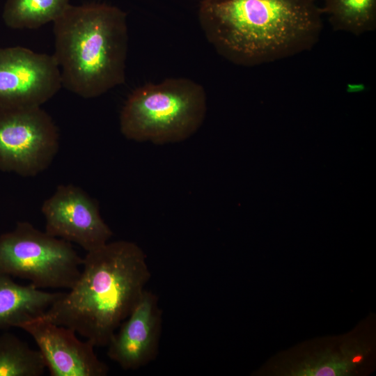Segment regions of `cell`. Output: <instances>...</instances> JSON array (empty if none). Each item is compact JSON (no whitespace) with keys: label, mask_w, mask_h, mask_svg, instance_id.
I'll list each match as a JSON object with an SVG mask.
<instances>
[{"label":"cell","mask_w":376,"mask_h":376,"mask_svg":"<svg viewBox=\"0 0 376 376\" xmlns=\"http://www.w3.org/2000/svg\"><path fill=\"white\" fill-rule=\"evenodd\" d=\"M59 133L41 107L0 106V169L33 177L52 162Z\"/></svg>","instance_id":"6"},{"label":"cell","mask_w":376,"mask_h":376,"mask_svg":"<svg viewBox=\"0 0 376 376\" xmlns=\"http://www.w3.org/2000/svg\"><path fill=\"white\" fill-rule=\"evenodd\" d=\"M206 100L204 88L187 78L146 84L127 99L120 115V132L135 141L164 144L184 141L203 124Z\"/></svg>","instance_id":"4"},{"label":"cell","mask_w":376,"mask_h":376,"mask_svg":"<svg viewBox=\"0 0 376 376\" xmlns=\"http://www.w3.org/2000/svg\"><path fill=\"white\" fill-rule=\"evenodd\" d=\"M41 212L46 233L76 243L86 252L104 245L113 235L96 201L73 185H59L44 201Z\"/></svg>","instance_id":"8"},{"label":"cell","mask_w":376,"mask_h":376,"mask_svg":"<svg viewBox=\"0 0 376 376\" xmlns=\"http://www.w3.org/2000/svg\"><path fill=\"white\" fill-rule=\"evenodd\" d=\"M322 13L327 15L334 31L356 36L376 27V0H322Z\"/></svg>","instance_id":"12"},{"label":"cell","mask_w":376,"mask_h":376,"mask_svg":"<svg viewBox=\"0 0 376 376\" xmlns=\"http://www.w3.org/2000/svg\"><path fill=\"white\" fill-rule=\"evenodd\" d=\"M63 292H50L0 274V331L42 317Z\"/></svg>","instance_id":"11"},{"label":"cell","mask_w":376,"mask_h":376,"mask_svg":"<svg viewBox=\"0 0 376 376\" xmlns=\"http://www.w3.org/2000/svg\"><path fill=\"white\" fill-rule=\"evenodd\" d=\"M69 5V0H7L2 18L12 29H37L54 22Z\"/></svg>","instance_id":"13"},{"label":"cell","mask_w":376,"mask_h":376,"mask_svg":"<svg viewBox=\"0 0 376 376\" xmlns=\"http://www.w3.org/2000/svg\"><path fill=\"white\" fill-rule=\"evenodd\" d=\"M162 314L157 297L145 289L111 337L107 345L108 357L127 370L139 369L154 360L161 336Z\"/></svg>","instance_id":"10"},{"label":"cell","mask_w":376,"mask_h":376,"mask_svg":"<svg viewBox=\"0 0 376 376\" xmlns=\"http://www.w3.org/2000/svg\"><path fill=\"white\" fill-rule=\"evenodd\" d=\"M46 365L39 350L13 334H0V376H40Z\"/></svg>","instance_id":"14"},{"label":"cell","mask_w":376,"mask_h":376,"mask_svg":"<svg viewBox=\"0 0 376 376\" xmlns=\"http://www.w3.org/2000/svg\"><path fill=\"white\" fill-rule=\"evenodd\" d=\"M80 276L42 317L106 347L136 304L151 274L136 243L118 240L87 252Z\"/></svg>","instance_id":"2"},{"label":"cell","mask_w":376,"mask_h":376,"mask_svg":"<svg viewBox=\"0 0 376 376\" xmlns=\"http://www.w3.org/2000/svg\"><path fill=\"white\" fill-rule=\"evenodd\" d=\"M62 86L84 98L98 97L125 82L127 15L102 3L71 4L54 22Z\"/></svg>","instance_id":"3"},{"label":"cell","mask_w":376,"mask_h":376,"mask_svg":"<svg viewBox=\"0 0 376 376\" xmlns=\"http://www.w3.org/2000/svg\"><path fill=\"white\" fill-rule=\"evenodd\" d=\"M34 340L51 376H106L108 366L89 340H80L71 328L38 318L19 326Z\"/></svg>","instance_id":"9"},{"label":"cell","mask_w":376,"mask_h":376,"mask_svg":"<svg viewBox=\"0 0 376 376\" xmlns=\"http://www.w3.org/2000/svg\"><path fill=\"white\" fill-rule=\"evenodd\" d=\"M83 258L70 242L19 221L0 235V274L30 281L38 288L70 290L78 280Z\"/></svg>","instance_id":"5"},{"label":"cell","mask_w":376,"mask_h":376,"mask_svg":"<svg viewBox=\"0 0 376 376\" xmlns=\"http://www.w3.org/2000/svg\"><path fill=\"white\" fill-rule=\"evenodd\" d=\"M61 86L53 54L19 46L0 48V106L41 107Z\"/></svg>","instance_id":"7"},{"label":"cell","mask_w":376,"mask_h":376,"mask_svg":"<svg viewBox=\"0 0 376 376\" xmlns=\"http://www.w3.org/2000/svg\"><path fill=\"white\" fill-rule=\"evenodd\" d=\"M316 0H201L208 42L229 61L253 66L310 49L322 30Z\"/></svg>","instance_id":"1"}]
</instances>
